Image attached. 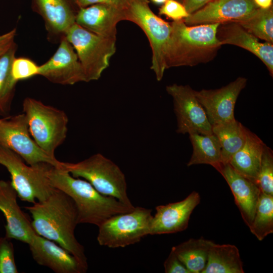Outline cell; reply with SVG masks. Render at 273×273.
Returning <instances> with one entry per match:
<instances>
[{
  "mask_svg": "<svg viewBox=\"0 0 273 273\" xmlns=\"http://www.w3.org/2000/svg\"><path fill=\"white\" fill-rule=\"evenodd\" d=\"M36 233L53 241L74 255L88 268L85 250L75 236L78 212L72 199L56 189L46 200L26 206Z\"/></svg>",
  "mask_w": 273,
  "mask_h": 273,
  "instance_id": "obj_1",
  "label": "cell"
},
{
  "mask_svg": "<svg viewBox=\"0 0 273 273\" xmlns=\"http://www.w3.org/2000/svg\"><path fill=\"white\" fill-rule=\"evenodd\" d=\"M48 176L52 187L68 195L78 212V222L99 227L111 217L132 210L135 206L99 192L86 180L72 176L64 168L51 165Z\"/></svg>",
  "mask_w": 273,
  "mask_h": 273,
  "instance_id": "obj_2",
  "label": "cell"
},
{
  "mask_svg": "<svg viewBox=\"0 0 273 273\" xmlns=\"http://www.w3.org/2000/svg\"><path fill=\"white\" fill-rule=\"evenodd\" d=\"M168 46L167 69L206 63L222 46L217 35L219 23L189 26L183 20L173 21Z\"/></svg>",
  "mask_w": 273,
  "mask_h": 273,
  "instance_id": "obj_3",
  "label": "cell"
},
{
  "mask_svg": "<svg viewBox=\"0 0 273 273\" xmlns=\"http://www.w3.org/2000/svg\"><path fill=\"white\" fill-rule=\"evenodd\" d=\"M22 108L31 136L44 152L55 157V151L67 137L69 120L66 113L29 97L24 100Z\"/></svg>",
  "mask_w": 273,
  "mask_h": 273,
  "instance_id": "obj_4",
  "label": "cell"
},
{
  "mask_svg": "<svg viewBox=\"0 0 273 273\" xmlns=\"http://www.w3.org/2000/svg\"><path fill=\"white\" fill-rule=\"evenodd\" d=\"M63 167L76 178H83L101 194L133 206L127 193L125 176L113 161L97 153L76 163L64 162Z\"/></svg>",
  "mask_w": 273,
  "mask_h": 273,
  "instance_id": "obj_5",
  "label": "cell"
},
{
  "mask_svg": "<svg viewBox=\"0 0 273 273\" xmlns=\"http://www.w3.org/2000/svg\"><path fill=\"white\" fill-rule=\"evenodd\" d=\"M0 164L11 175V183L18 197L23 201L34 203L48 198L56 190L50 184L48 172L51 164L41 163L26 164L11 150L0 146Z\"/></svg>",
  "mask_w": 273,
  "mask_h": 273,
  "instance_id": "obj_6",
  "label": "cell"
},
{
  "mask_svg": "<svg viewBox=\"0 0 273 273\" xmlns=\"http://www.w3.org/2000/svg\"><path fill=\"white\" fill-rule=\"evenodd\" d=\"M125 19L138 25L146 35L152 49L151 69L161 81L166 68V58L172 27L157 16L147 0H129L124 10Z\"/></svg>",
  "mask_w": 273,
  "mask_h": 273,
  "instance_id": "obj_7",
  "label": "cell"
},
{
  "mask_svg": "<svg viewBox=\"0 0 273 273\" xmlns=\"http://www.w3.org/2000/svg\"><path fill=\"white\" fill-rule=\"evenodd\" d=\"M64 36L76 51L86 82L99 79L116 52V39L96 34L75 23Z\"/></svg>",
  "mask_w": 273,
  "mask_h": 273,
  "instance_id": "obj_8",
  "label": "cell"
},
{
  "mask_svg": "<svg viewBox=\"0 0 273 273\" xmlns=\"http://www.w3.org/2000/svg\"><path fill=\"white\" fill-rule=\"evenodd\" d=\"M152 210L141 206L114 215L99 228L97 241L110 248H124L137 243L150 234Z\"/></svg>",
  "mask_w": 273,
  "mask_h": 273,
  "instance_id": "obj_9",
  "label": "cell"
},
{
  "mask_svg": "<svg viewBox=\"0 0 273 273\" xmlns=\"http://www.w3.org/2000/svg\"><path fill=\"white\" fill-rule=\"evenodd\" d=\"M0 146L15 152L29 165L45 163L64 168L63 162L47 154L34 141L23 113L0 119Z\"/></svg>",
  "mask_w": 273,
  "mask_h": 273,
  "instance_id": "obj_10",
  "label": "cell"
},
{
  "mask_svg": "<svg viewBox=\"0 0 273 273\" xmlns=\"http://www.w3.org/2000/svg\"><path fill=\"white\" fill-rule=\"evenodd\" d=\"M166 89L172 98L177 133H212V125L191 86L174 83Z\"/></svg>",
  "mask_w": 273,
  "mask_h": 273,
  "instance_id": "obj_11",
  "label": "cell"
},
{
  "mask_svg": "<svg viewBox=\"0 0 273 273\" xmlns=\"http://www.w3.org/2000/svg\"><path fill=\"white\" fill-rule=\"evenodd\" d=\"M247 79L239 77L225 86L214 89L194 90L212 126L233 121L234 109L241 92L245 87Z\"/></svg>",
  "mask_w": 273,
  "mask_h": 273,
  "instance_id": "obj_12",
  "label": "cell"
},
{
  "mask_svg": "<svg viewBox=\"0 0 273 273\" xmlns=\"http://www.w3.org/2000/svg\"><path fill=\"white\" fill-rule=\"evenodd\" d=\"M38 75L50 81L62 85H72L86 82L85 74L77 55L65 36L54 55L39 66Z\"/></svg>",
  "mask_w": 273,
  "mask_h": 273,
  "instance_id": "obj_13",
  "label": "cell"
},
{
  "mask_svg": "<svg viewBox=\"0 0 273 273\" xmlns=\"http://www.w3.org/2000/svg\"><path fill=\"white\" fill-rule=\"evenodd\" d=\"M200 200L199 193L193 191L181 201L156 206L149 235L173 234L186 230L191 215Z\"/></svg>",
  "mask_w": 273,
  "mask_h": 273,
  "instance_id": "obj_14",
  "label": "cell"
},
{
  "mask_svg": "<svg viewBox=\"0 0 273 273\" xmlns=\"http://www.w3.org/2000/svg\"><path fill=\"white\" fill-rule=\"evenodd\" d=\"M253 0H211L183 20L189 26L236 22L258 9Z\"/></svg>",
  "mask_w": 273,
  "mask_h": 273,
  "instance_id": "obj_15",
  "label": "cell"
},
{
  "mask_svg": "<svg viewBox=\"0 0 273 273\" xmlns=\"http://www.w3.org/2000/svg\"><path fill=\"white\" fill-rule=\"evenodd\" d=\"M17 197L11 181L0 180V210L6 220L5 237L29 244L36 233L19 207Z\"/></svg>",
  "mask_w": 273,
  "mask_h": 273,
  "instance_id": "obj_16",
  "label": "cell"
},
{
  "mask_svg": "<svg viewBox=\"0 0 273 273\" xmlns=\"http://www.w3.org/2000/svg\"><path fill=\"white\" fill-rule=\"evenodd\" d=\"M28 245L34 260L55 272L84 273L87 270V268L65 249L37 234Z\"/></svg>",
  "mask_w": 273,
  "mask_h": 273,
  "instance_id": "obj_17",
  "label": "cell"
},
{
  "mask_svg": "<svg viewBox=\"0 0 273 273\" xmlns=\"http://www.w3.org/2000/svg\"><path fill=\"white\" fill-rule=\"evenodd\" d=\"M125 20L124 10L107 4L80 8L75 23L96 34L116 39L117 24Z\"/></svg>",
  "mask_w": 273,
  "mask_h": 273,
  "instance_id": "obj_18",
  "label": "cell"
},
{
  "mask_svg": "<svg viewBox=\"0 0 273 273\" xmlns=\"http://www.w3.org/2000/svg\"><path fill=\"white\" fill-rule=\"evenodd\" d=\"M218 172L229 185L242 217L249 227L253 221L261 191L254 181L237 172L228 163Z\"/></svg>",
  "mask_w": 273,
  "mask_h": 273,
  "instance_id": "obj_19",
  "label": "cell"
},
{
  "mask_svg": "<svg viewBox=\"0 0 273 273\" xmlns=\"http://www.w3.org/2000/svg\"><path fill=\"white\" fill-rule=\"evenodd\" d=\"M217 35L222 45H235L257 56L264 64L270 75L272 76V43L260 42L258 38L234 22L220 24L218 28Z\"/></svg>",
  "mask_w": 273,
  "mask_h": 273,
  "instance_id": "obj_20",
  "label": "cell"
},
{
  "mask_svg": "<svg viewBox=\"0 0 273 273\" xmlns=\"http://www.w3.org/2000/svg\"><path fill=\"white\" fill-rule=\"evenodd\" d=\"M265 144L248 129L243 147L231 158L229 163L239 173L256 184Z\"/></svg>",
  "mask_w": 273,
  "mask_h": 273,
  "instance_id": "obj_21",
  "label": "cell"
},
{
  "mask_svg": "<svg viewBox=\"0 0 273 273\" xmlns=\"http://www.w3.org/2000/svg\"><path fill=\"white\" fill-rule=\"evenodd\" d=\"M39 13L52 34L64 36L75 23V16L67 0H34Z\"/></svg>",
  "mask_w": 273,
  "mask_h": 273,
  "instance_id": "obj_22",
  "label": "cell"
},
{
  "mask_svg": "<svg viewBox=\"0 0 273 273\" xmlns=\"http://www.w3.org/2000/svg\"><path fill=\"white\" fill-rule=\"evenodd\" d=\"M243 264L238 248L232 244L211 246L207 263L202 273H244Z\"/></svg>",
  "mask_w": 273,
  "mask_h": 273,
  "instance_id": "obj_23",
  "label": "cell"
},
{
  "mask_svg": "<svg viewBox=\"0 0 273 273\" xmlns=\"http://www.w3.org/2000/svg\"><path fill=\"white\" fill-rule=\"evenodd\" d=\"M189 135L193 153L187 166L208 164L218 171L222 161L221 146L217 136L213 133L202 134L192 132Z\"/></svg>",
  "mask_w": 273,
  "mask_h": 273,
  "instance_id": "obj_24",
  "label": "cell"
},
{
  "mask_svg": "<svg viewBox=\"0 0 273 273\" xmlns=\"http://www.w3.org/2000/svg\"><path fill=\"white\" fill-rule=\"evenodd\" d=\"M214 242L201 237L191 238L171 249L190 273H202L207 261L209 249Z\"/></svg>",
  "mask_w": 273,
  "mask_h": 273,
  "instance_id": "obj_25",
  "label": "cell"
},
{
  "mask_svg": "<svg viewBox=\"0 0 273 273\" xmlns=\"http://www.w3.org/2000/svg\"><path fill=\"white\" fill-rule=\"evenodd\" d=\"M247 130L236 119L212 126V133L217 136L221 146L222 164L229 163L232 157L243 147Z\"/></svg>",
  "mask_w": 273,
  "mask_h": 273,
  "instance_id": "obj_26",
  "label": "cell"
},
{
  "mask_svg": "<svg viewBox=\"0 0 273 273\" xmlns=\"http://www.w3.org/2000/svg\"><path fill=\"white\" fill-rule=\"evenodd\" d=\"M251 34L265 42L273 43V10L258 8L245 17L234 22Z\"/></svg>",
  "mask_w": 273,
  "mask_h": 273,
  "instance_id": "obj_27",
  "label": "cell"
},
{
  "mask_svg": "<svg viewBox=\"0 0 273 273\" xmlns=\"http://www.w3.org/2000/svg\"><path fill=\"white\" fill-rule=\"evenodd\" d=\"M17 46L14 43L0 57V112L7 113L10 109L11 101L16 83L11 73L13 60L16 57Z\"/></svg>",
  "mask_w": 273,
  "mask_h": 273,
  "instance_id": "obj_28",
  "label": "cell"
},
{
  "mask_svg": "<svg viewBox=\"0 0 273 273\" xmlns=\"http://www.w3.org/2000/svg\"><path fill=\"white\" fill-rule=\"evenodd\" d=\"M259 241L273 233V195L261 192L253 221L249 227Z\"/></svg>",
  "mask_w": 273,
  "mask_h": 273,
  "instance_id": "obj_29",
  "label": "cell"
},
{
  "mask_svg": "<svg viewBox=\"0 0 273 273\" xmlns=\"http://www.w3.org/2000/svg\"><path fill=\"white\" fill-rule=\"evenodd\" d=\"M256 184L261 192L273 195V152L265 144L262 151Z\"/></svg>",
  "mask_w": 273,
  "mask_h": 273,
  "instance_id": "obj_30",
  "label": "cell"
},
{
  "mask_svg": "<svg viewBox=\"0 0 273 273\" xmlns=\"http://www.w3.org/2000/svg\"><path fill=\"white\" fill-rule=\"evenodd\" d=\"M10 239L0 238V273H18L14 249Z\"/></svg>",
  "mask_w": 273,
  "mask_h": 273,
  "instance_id": "obj_31",
  "label": "cell"
},
{
  "mask_svg": "<svg viewBox=\"0 0 273 273\" xmlns=\"http://www.w3.org/2000/svg\"><path fill=\"white\" fill-rule=\"evenodd\" d=\"M39 66L31 60L26 58H15L11 67L12 75L18 82L29 78L38 73Z\"/></svg>",
  "mask_w": 273,
  "mask_h": 273,
  "instance_id": "obj_32",
  "label": "cell"
},
{
  "mask_svg": "<svg viewBox=\"0 0 273 273\" xmlns=\"http://www.w3.org/2000/svg\"><path fill=\"white\" fill-rule=\"evenodd\" d=\"M159 13L174 21L184 20L189 16L182 3L176 0H167L160 8Z\"/></svg>",
  "mask_w": 273,
  "mask_h": 273,
  "instance_id": "obj_33",
  "label": "cell"
},
{
  "mask_svg": "<svg viewBox=\"0 0 273 273\" xmlns=\"http://www.w3.org/2000/svg\"><path fill=\"white\" fill-rule=\"evenodd\" d=\"M164 268L165 273H190L172 249L164 262Z\"/></svg>",
  "mask_w": 273,
  "mask_h": 273,
  "instance_id": "obj_34",
  "label": "cell"
},
{
  "mask_svg": "<svg viewBox=\"0 0 273 273\" xmlns=\"http://www.w3.org/2000/svg\"><path fill=\"white\" fill-rule=\"evenodd\" d=\"M129 0H76L80 8H84L94 4H101L112 5L125 10Z\"/></svg>",
  "mask_w": 273,
  "mask_h": 273,
  "instance_id": "obj_35",
  "label": "cell"
},
{
  "mask_svg": "<svg viewBox=\"0 0 273 273\" xmlns=\"http://www.w3.org/2000/svg\"><path fill=\"white\" fill-rule=\"evenodd\" d=\"M16 34V29L0 35V57L6 52L15 43L14 40Z\"/></svg>",
  "mask_w": 273,
  "mask_h": 273,
  "instance_id": "obj_36",
  "label": "cell"
},
{
  "mask_svg": "<svg viewBox=\"0 0 273 273\" xmlns=\"http://www.w3.org/2000/svg\"><path fill=\"white\" fill-rule=\"evenodd\" d=\"M210 1L211 0H184L182 4L190 15L201 9Z\"/></svg>",
  "mask_w": 273,
  "mask_h": 273,
  "instance_id": "obj_37",
  "label": "cell"
},
{
  "mask_svg": "<svg viewBox=\"0 0 273 273\" xmlns=\"http://www.w3.org/2000/svg\"><path fill=\"white\" fill-rule=\"evenodd\" d=\"M260 8L268 9L272 7V0H253Z\"/></svg>",
  "mask_w": 273,
  "mask_h": 273,
  "instance_id": "obj_38",
  "label": "cell"
},
{
  "mask_svg": "<svg viewBox=\"0 0 273 273\" xmlns=\"http://www.w3.org/2000/svg\"><path fill=\"white\" fill-rule=\"evenodd\" d=\"M153 2L157 4H162L165 3L167 0H151Z\"/></svg>",
  "mask_w": 273,
  "mask_h": 273,
  "instance_id": "obj_39",
  "label": "cell"
},
{
  "mask_svg": "<svg viewBox=\"0 0 273 273\" xmlns=\"http://www.w3.org/2000/svg\"><path fill=\"white\" fill-rule=\"evenodd\" d=\"M176 1L182 3L184 0H176Z\"/></svg>",
  "mask_w": 273,
  "mask_h": 273,
  "instance_id": "obj_40",
  "label": "cell"
},
{
  "mask_svg": "<svg viewBox=\"0 0 273 273\" xmlns=\"http://www.w3.org/2000/svg\"><path fill=\"white\" fill-rule=\"evenodd\" d=\"M0 114H1V112H0Z\"/></svg>",
  "mask_w": 273,
  "mask_h": 273,
  "instance_id": "obj_41",
  "label": "cell"
},
{
  "mask_svg": "<svg viewBox=\"0 0 273 273\" xmlns=\"http://www.w3.org/2000/svg\"></svg>",
  "mask_w": 273,
  "mask_h": 273,
  "instance_id": "obj_42",
  "label": "cell"
}]
</instances>
